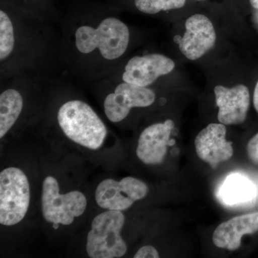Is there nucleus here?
Masks as SVG:
<instances>
[{"label":"nucleus","mask_w":258,"mask_h":258,"mask_svg":"<svg viewBox=\"0 0 258 258\" xmlns=\"http://www.w3.org/2000/svg\"><path fill=\"white\" fill-rule=\"evenodd\" d=\"M129 40L127 25L113 17L105 18L96 28L79 27L75 33V45L80 52L89 54L98 50L108 60L120 58L128 48Z\"/></svg>","instance_id":"1"},{"label":"nucleus","mask_w":258,"mask_h":258,"mask_svg":"<svg viewBox=\"0 0 258 258\" xmlns=\"http://www.w3.org/2000/svg\"><path fill=\"white\" fill-rule=\"evenodd\" d=\"M57 120L64 135L82 147L96 150L103 145L106 139V125L85 102H66L59 109Z\"/></svg>","instance_id":"2"},{"label":"nucleus","mask_w":258,"mask_h":258,"mask_svg":"<svg viewBox=\"0 0 258 258\" xmlns=\"http://www.w3.org/2000/svg\"><path fill=\"white\" fill-rule=\"evenodd\" d=\"M125 222L121 211L108 210L97 215L88 232L86 250L91 258H118L123 257L127 245L120 231Z\"/></svg>","instance_id":"3"},{"label":"nucleus","mask_w":258,"mask_h":258,"mask_svg":"<svg viewBox=\"0 0 258 258\" xmlns=\"http://www.w3.org/2000/svg\"><path fill=\"white\" fill-rule=\"evenodd\" d=\"M30 201V184L21 169L10 167L0 173V223L13 226L23 220Z\"/></svg>","instance_id":"4"},{"label":"nucleus","mask_w":258,"mask_h":258,"mask_svg":"<svg viewBox=\"0 0 258 258\" xmlns=\"http://www.w3.org/2000/svg\"><path fill=\"white\" fill-rule=\"evenodd\" d=\"M59 184L52 176H47L42 184V212L44 218L50 223L69 225L75 217L82 215L87 207V200L82 192L59 193Z\"/></svg>","instance_id":"5"},{"label":"nucleus","mask_w":258,"mask_h":258,"mask_svg":"<svg viewBox=\"0 0 258 258\" xmlns=\"http://www.w3.org/2000/svg\"><path fill=\"white\" fill-rule=\"evenodd\" d=\"M147 185L136 178L128 176L120 181L108 179L102 181L96 190V203L101 208L123 211L135 202L147 196Z\"/></svg>","instance_id":"6"},{"label":"nucleus","mask_w":258,"mask_h":258,"mask_svg":"<svg viewBox=\"0 0 258 258\" xmlns=\"http://www.w3.org/2000/svg\"><path fill=\"white\" fill-rule=\"evenodd\" d=\"M155 98V93L150 88L123 81L115 88L114 92L106 96L105 113L110 121L118 123L126 118L132 108L150 106Z\"/></svg>","instance_id":"7"},{"label":"nucleus","mask_w":258,"mask_h":258,"mask_svg":"<svg viewBox=\"0 0 258 258\" xmlns=\"http://www.w3.org/2000/svg\"><path fill=\"white\" fill-rule=\"evenodd\" d=\"M217 34L211 20L202 14L191 15L185 23V32L178 41L179 48L190 60L201 58L215 46Z\"/></svg>","instance_id":"8"},{"label":"nucleus","mask_w":258,"mask_h":258,"mask_svg":"<svg viewBox=\"0 0 258 258\" xmlns=\"http://www.w3.org/2000/svg\"><path fill=\"white\" fill-rule=\"evenodd\" d=\"M175 62L161 54L135 56L125 64L122 79L124 82L147 87L159 77L172 72Z\"/></svg>","instance_id":"9"},{"label":"nucleus","mask_w":258,"mask_h":258,"mask_svg":"<svg viewBox=\"0 0 258 258\" xmlns=\"http://www.w3.org/2000/svg\"><path fill=\"white\" fill-rule=\"evenodd\" d=\"M227 128L222 123H210L195 139L197 154L212 167L230 160L234 154L232 143L226 140Z\"/></svg>","instance_id":"10"},{"label":"nucleus","mask_w":258,"mask_h":258,"mask_svg":"<svg viewBox=\"0 0 258 258\" xmlns=\"http://www.w3.org/2000/svg\"><path fill=\"white\" fill-rule=\"evenodd\" d=\"M219 108L217 118L224 125H238L247 118L250 97L248 88L239 84L232 88L217 86L214 88Z\"/></svg>","instance_id":"11"},{"label":"nucleus","mask_w":258,"mask_h":258,"mask_svg":"<svg viewBox=\"0 0 258 258\" xmlns=\"http://www.w3.org/2000/svg\"><path fill=\"white\" fill-rule=\"evenodd\" d=\"M174 123L171 119L154 123L144 129L139 139L137 155L146 164H161L167 154L168 146L174 144L170 141Z\"/></svg>","instance_id":"12"},{"label":"nucleus","mask_w":258,"mask_h":258,"mask_svg":"<svg viewBox=\"0 0 258 258\" xmlns=\"http://www.w3.org/2000/svg\"><path fill=\"white\" fill-rule=\"evenodd\" d=\"M258 231V212L237 216L222 222L214 231L212 241L219 248L236 250L240 247L244 235Z\"/></svg>","instance_id":"13"},{"label":"nucleus","mask_w":258,"mask_h":258,"mask_svg":"<svg viewBox=\"0 0 258 258\" xmlns=\"http://www.w3.org/2000/svg\"><path fill=\"white\" fill-rule=\"evenodd\" d=\"M255 195V187L252 181L239 174L227 176L217 192V198L227 206L249 203Z\"/></svg>","instance_id":"14"},{"label":"nucleus","mask_w":258,"mask_h":258,"mask_svg":"<svg viewBox=\"0 0 258 258\" xmlns=\"http://www.w3.org/2000/svg\"><path fill=\"white\" fill-rule=\"evenodd\" d=\"M23 98L13 88L5 90L0 95V138L8 134L21 114Z\"/></svg>","instance_id":"15"},{"label":"nucleus","mask_w":258,"mask_h":258,"mask_svg":"<svg viewBox=\"0 0 258 258\" xmlns=\"http://www.w3.org/2000/svg\"><path fill=\"white\" fill-rule=\"evenodd\" d=\"M14 25L9 15L0 11V60H6L13 52L15 47Z\"/></svg>","instance_id":"16"},{"label":"nucleus","mask_w":258,"mask_h":258,"mask_svg":"<svg viewBox=\"0 0 258 258\" xmlns=\"http://www.w3.org/2000/svg\"><path fill=\"white\" fill-rule=\"evenodd\" d=\"M186 0H134L136 8L145 14L154 15L162 11L180 9Z\"/></svg>","instance_id":"17"},{"label":"nucleus","mask_w":258,"mask_h":258,"mask_svg":"<svg viewBox=\"0 0 258 258\" xmlns=\"http://www.w3.org/2000/svg\"><path fill=\"white\" fill-rule=\"evenodd\" d=\"M247 153L249 160L258 165V133L249 141L247 145Z\"/></svg>","instance_id":"18"},{"label":"nucleus","mask_w":258,"mask_h":258,"mask_svg":"<svg viewBox=\"0 0 258 258\" xmlns=\"http://www.w3.org/2000/svg\"><path fill=\"white\" fill-rule=\"evenodd\" d=\"M135 258H158L159 252L155 247L151 245H146L141 247L134 255Z\"/></svg>","instance_id":"19"},{"label":"nucleus","mask_w":258,"mask_h":258,"mask_svg":"<svg viewBox=\"0 0 258 258\" xmlns=\"http://www.w3.org/2000/svg\"><path fill=\"white\" fill-rule=\"evenodd\" d=\"M253 105L256 111L258 113V81L256 83L255 88H254L253 94Z\"/></svg>","instance_id":"20"},{"label":"nucleus","mask_w":258,"mask_h":258,"mask_svg":"<svg viewBox=\"0 0 258 258\" xmlns=\"http://www.w3.org/2000/svg\"><path fill=\"white\" fill-rule=\"evenodd\" d=\"M249 3L254 9L258 10V0H249Z\"/></svg>","instance_id":"21"},{"label":"nucleus","mask_w":258,"mask_h":258,"mask_svg":"<svg viewBox=\"0 0 258 258\" xmlns=\"http://www.w3.org/2000/svg\"><path fill=\"white\" fill-rule=\"evenodd\" d=\"M58 227L59 224L53 223V229H55V230H57V229H58Z\"/></svg>","instance_id":"22"},{"label":"nucleus","mask_w":258,"mask_h":258,"mask_svg":"<svg viewBox=\"0 0 258 258\" xmlns=\"http://www.w3.org/2000/svg\"></svg>","instance_id":"23"}]
</instances>
